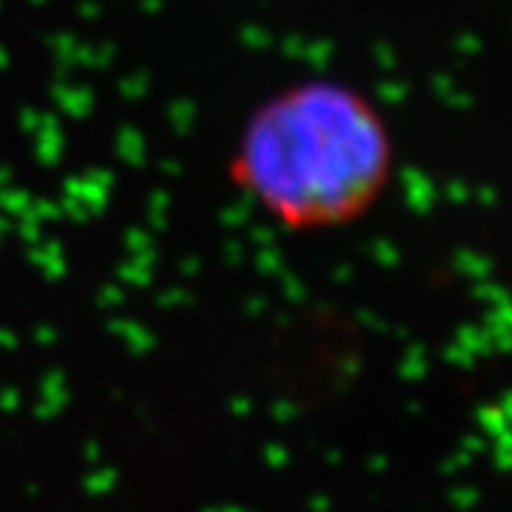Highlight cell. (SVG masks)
<instances>
[{
  "label": "cell",
  "instance_id": "obj_1",
  "mask_svg": "<svg viewBox=\"0 0 512 512\" xmlns=\"http://www.w3.org/2000/svg\"><path fill=\"white\" fill-rule=\"evenodd\" d=\"M393 171V143L365 94L305 80L265 100L239 134L228 174L282 228L362 220Z\"/></svg>",
  "mask_w": 512,
  "mask_h": 512
}]
</instances>
